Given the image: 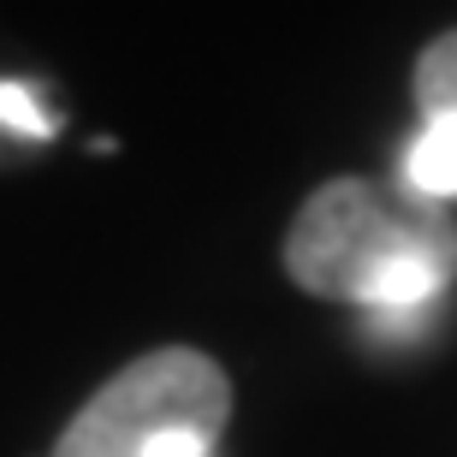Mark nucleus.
<instances>
[{
    "instance_id": "f257e3e1",
    "label": "nucleus",
    "mask_w": 457,
    "mask_h": 457,
    "mask_svg": "<svg viewBox=\"0 0 457 457\" xmlns=\"http://www.w3.org/2000/svg\"><path fill=\"white\" fill-rule=\"evenodd\" d=\"M279 262L309 297L369 309L380 327H398L452 286L457 220L410 185L345 172L297 208Z\"/></svg>"
},
{
    "instance_id": "f03ea898",
    "label": "nucleus",
    "mask_w": 457,
    "mask_h": 457,
    "mask_svg": "<svg viewBox=\"0 0 457 457\" xmlns=\"http://www.w3.org/2000/svg\"><path fill=\"white\" fill-rule=\"evenodd\" d=\"M232 422V374L196 345H154L89 392L48 457H149L172 428L220 440Z\"/></svg>"
},
{
    "instance_id": "7ed1b4c3",
    "label": "nucleus",
    "mask_w": 457,
    "mask_h": 457,
    "mask_svg": "<svg viewBox=\"0 0 457 457\" xmlns=\"http://www.w3.org/2000/svg\"><path fill=\"white\" fill-rule=\"evenodd\" d=\"M398 185H410L428 203H452L457 196V113L422 119V131L410 137V149H404Z\"/></svg>"
},
{
    "instance_id": "20e7f679",
    "label": "nucleus",
    "mask_w": 457,
    "mask_h": 457,
    "mask_svg": "<svg viewBox=\"0 0 457 457\" xmlns=\"http://www.w3.org/2000/svg\"><path fill=\"white\" fill-rule=\"evenodd\" d=\"M410 89H416L422 119L457 113V30H440L422 54H416V84Z\"/></svg>"
},
{
    "instance_id": "39448f33",
    "label": "nucleus",
    "mask_w": 457,
    "mask_h": 457,
    "mask_svg": "<svg viewBox=\"0 0 457 457\" xmlns=\"http://www.w3.org/2000/svg\"><path fill=\"white\" fill-rule=\"evenodd\" d=\"M0 125L18 131V137H36V143L60 131V119L42 107V96L30 84H0Z\"/></svg>"
}]
</instances>
